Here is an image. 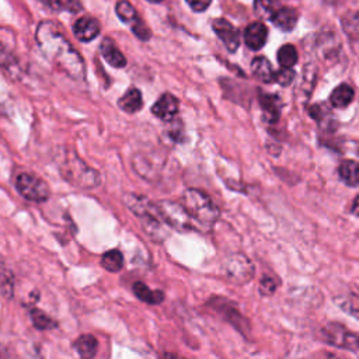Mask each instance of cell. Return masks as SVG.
<instances>
[{"label": "cell", "mask_w": 359, "mask_h": 359, "mask_svg": "<svg viewBox=\"0 0 359 359\" xmlns=\"http://www.w3.org/2000/svg\"><path fill=\"white\" fill-rule=\"evenodd\" d=\"M36 42L42 53L63 73L74 80L84 77V62L70 42L50 21H43L36 29Z\"/></svg>", "instance_id": "cell-1"}, {"label": "cell", "mask_w": 359, "mask_h": 359, "mask_svg": "<svg viewBox=\"0 0 359 359\" xmlns=\"http://www.w3.org/2000/svg\"><path fill=\"white\" fill-rule=\"evenodd\" d=\"M123 203L136 217L142 220V226L150 238L163 241L168 236V226L163 222L157 203L151 202L143 195L136 194H126L123 196Z\"/></svg>", "instance_id": "cell-2"}, {"label": "cell", "mask_w": 359, "mask_h": 359, "mask_svg": "<svg viewBox=\"0 0 359 359\" xmlns=\"http://www.w3.org/2000/svg\"><path fill=\"white\" fill-rule=\"evenodd\" d=\"M181 203L192 219L194 224L209 229L219 217V209L213 201L201 189L189 188L182 194Z\"/></svg>", "instance_id": "cell-3"}, {"label": "cell", "mask_w": 359, "mask_h": 359, "mask_svg": "<svg viewBox=\"0 0 359 359\" xmlns=\"http://www.w3.org/2000/svg\"><path fill=\"white\" fill-rule=\"evenodd\" d=\"M60 174L69 181L70 184H74L79 188L91 189L100 185L101 177L98 171L87 165L81 158H79L76 154L67 156L63 158L60 164Z\"/></svg>", "instance_id": "cell-4"}, {"label": "cell", "mask_w": 359, "mask_h": 359, "mask_svg": "<svg viewBox=\"0 0 359 359\" xmlns=\"http://www.w3.org/2000/svg\"><path fill=\"white\" fill-rule=\"evenodd\" d=\"M15 188L21 196L32 202H46L50 196V189L48 184L29 172H21L15 178Z\"/></svg>", "instance_id": "cell-5"}, {"label": "cell", "mask_w": 359, "mask_h": 359, "mask_svg": "<svg viewBox=\"0 0 359 359\" xmlns=\"http://www.w3.org/2000/svg\"><path fill=\"white\" fill-rule=\"evenodd\" d=\"M158 213L163 219V222L178 231H189L195 229L192 219L189 217L188 212L182 206V203L171 202V201H161L157 202Z\"/></svg>", "instance_id": "cell-6"}, {"label": "cell", "mask_w": 359, "mask_h": 359, "mask_svg": "<svg viewBox=\"0 0 359 359\" xmlns=\"http://www.w3.org/2000/svg\"><path fill=\"white\" fill-rule=\"evenodd\" d=\"M212 27H213V31L216 32V35L222 39V42L227 48V50L236 52L240 45L238 31L224 18H216L213 21Z\"/></svg>", "instance_id": "cell-7"}, {"label": "cell", "mask_w": 359, "mask_h": 359, "mask_svg": "<svg viewBox=\"0 0 359 359\" xmlns=\"http://www.w3.org/2000/svg\"><path fill=\"white\" fill-rule=\"evenodd\" d=\"M178 108H180V102H178V98L174 97L172 94L170 93H165L163 94L156 102L154 105L151 107V114L154 116H157L158 119L161 121H171L175 118L177 112H178Z\"/></svg>", "instance_id": "cell-8"}, {"label": "cell", "mask_w": 359, "mask_h": 359, "mask_svg": "<svg viewBox=\"0 0 359 359\" xmlns=\"http://www.w3.org/2000/svg\"><path fill=\"white\" fill-rule=\"evenodd\" d=\"M325 338L338 346H344L345 349H356L359 352V338L356 335L342 330L339 327V324H337V325L334 324L332 327L327 328Z\"/></svg>", "instance_id": "cell-9"}, {"label": "cell", "mask_w": 359, "mask_h": 359, "mask_svg": "<svg viewBox=\"0 0 359 359\" xmlns=\"http://www.w3.org/2000/svg\"><path fill=\"white\" fill-rule=\"evenodd\" d=\"M73 32L79 41L90 42L98 36L100 22L93 17L79 18L73 25Z\"/></svg>", "instance_id": "cell-10"}, {"label": "cell", "mask_w": 359, "mask_h": 359, "mask_svg": "<svg viewBox=\"0 0 359 359\" xmlns=\"http://www.w3.org/2000/svg\"><path fill=\"white\" fill-rule=\"evenodd\" d=\"M266 38H268V29L259 21L251 22L244 31V42L252 50L261 49L265 45Z\"/></svg>", "instance_id": "cell-11"}, {"label": "cell", "mask_w": 359, "mask_h": 359, "mask_svg": "<svg viewBox=\"0 0 359 359\" xmlns=\"http://www.w3.org/2000/svg\"><path fill=\"white\" fill-rule=\"evenodd\" d=\"M297 11L293 8H287V7H279L272 15H271V22L282 29V31H292L297 22Z\"/></svg>", "instance_id": "cell-12"}, {"label": "cell", "mask_w": 359, "mask_h": 359, "mask_svg": "<svg viewBox=\"0 0 359 359\" xmlns=\"http://www.w3.org/2000/svg\"><path fill=\"white\" fill-rule=\"evenodd\" d=\"M100 50H101L102 57H104L112 67H123V66L126 65V59H125L123 53L115 46V43H114L109 38H105V39L101 42Z\"/></svg>", "instance_id": "cell-13"}, {"label": "cell", "mask_w": 359, "mask_h": 359, "mask_svg": "<svg viewBox=\"0 0 359 359\" xmlns=\"http://www.w3.org/2000/svg\"><path fill=\"white\" fill-rule=\"evenodd\" d=\"M251 72L258 80H261L264 83L275 81V72H273L269 60L264 56H257L252 59Z\"/></svg>", "instance_id": "cell-14"}, {"label": "cell", "mask_w": 359, "mask_h": 359, "mask_svg": "<svg viewBox=\"0 0 359 359\" xmlns=\"http://www.w3.org/2000/svg\"><path fill=\"white\" fill-rule=\"evenodd\" d=\"M118 105L121 109L129 114H135L143 107L142 101V93L136 87H130L118 101Z\"/></svg>", "instance_id": "cell-15"}, {"label": "cell", "mask_w": 359, "mask_h": 359, "mask_svg": "<svg viewBox=\"0 0 359 359\" xmlns=\"http://www.w3.org/2000/svg\"><path fill=\"white\" fill-rule=\"evenodd\" d=\"M338 174L349 187H359V163L355 160H344L339 164Z\"/></svg>", "instance_id": "cell-16"}, {"label": "cell", "mask_w": 359, "mask_h": 359, "mask_svg": "<svg viewBox=\"0 0 359 359\" xmlns=\"http://www.w3.org/2000/svg\"><path fill=\"white\" fill-rule=\"evenodd\" d=\"M353 97H355L353 88H352L351 86H348V84L344 83V84L337 86V87L332 90V93H331V95H330V101H331V104H332L335 108H345L346 105H349V104L352 102Z\"/></svg>", "instance_id": "cell-17"}, {"label": "cell", "mask_w": 359, "mask_h": 359, "mask_svg": "<svg viewBox=\"0 0 359 359\" xmlns=\"http://www.w3.org/2000/svg\"><path fill=\"white\" fill-rule=\"evenodd\" d=\"M133 293L137 299L147 304H160L164 300L163 290H151L143 282H136L133 285Z\"/></svg>", "instance_id": "cell-18"}, {"label": "cell", "mask_w": 359, "mask_h": 359, "mask_svg": "<svg viewBox=\"0 0 359 359\" xmlns=\"http://www.w3.org/2000/svg\"><path fill=\"white\" fill-rule=\"evenodd\" d=\"M74 349L77 351V353L81 356V358H86V359H90V358H94L95 353H97V339L95 337L90 335V334H86V335H80L76 341H74Z\"/></svg>", "instance_id": "cell-19"}, {"label": "cell", "mask_w": 359, "mask_h": 359, "mask_svg": "<svg viewBox=\"0 0 359 359\" xmlns=\"http://www.w3.org/2000/svg\"><path fill=\"white\" fill-rule=\"evenodd\" d=\"M259 104L269 122H276L279 118V98L272 94H261Z\"/></svg>", "instance_id": "cell-20"}, {"label": "cell", "mask_w": 359, "mask_h": 359, "mask_svg": "<svg viewBox=\"0 0 359 359\" xmlns=\"http://www.w3.org/2000/svg\"><path fill=\"white\" fill-rule=\"evenodd\" d=\"M101 265L108 272H119L123 266V255L118 250H111L102 254Z\"/></svg>", "instance_id": "cell-21"}, {"label": "cell", "mask_w": 359, "mask_h": 359, "mask_svg": "<svg viewBox=\"0 0 359 359\" xmlns=\"http://www.w3.org/2000/svg\"><path fill=\"white\" fill-rule=\"evenodd\" d=\"M342 28L345 34L352 38L359 41V11H349L342 17Z\"/></svg>", "instance_id": "cell-22"}, {"label": "cell", "mask_w": 359, "mask_h": 359, "mask_svg": "<svg viewBox=\"0 0 359 359\" xmlns=\"http://www.w3.org/2000/svg\"><path fill=\"white\" fill-rule=\"evenodd\" d=\"M278 62L282 67H293L297 62V50L293 45L286 43L278 50Z\"/></svg>", "instance_id": "cell-23"}, {"label": "cell", "mask_w": 359, "mask_h": 359, "mask_svg": "<svg viewBox=\"0 0 359 359\" xmlns=\"http://www.w3.org/2000/svg\"><path fill=\"white\" fill-rule=\"evenodd\" d=\"M279 6L280 0H254V11L264 18H271Z\"/></svg>", "instance_id": "cell-24"}, {"label": "cell", "mask_w": 359, "mask_h": 359, "mask_svg": "<svg viewBox=\"0 0 359 359\" xmlns=\"http://www.w3.org/2000/svg\"><path fill=\"white\" fill-rule=\"evenodd\" d=\"M29 314H31V320H32L34 325L38 330H50V328H55L57 325V323L55 320H52L49 316H46L39 309H31Z\"/></svg>", "instance_id": "cell-25"}, {"label": "cell", "mask_w": 359, "mask_h": 359, "mask_svg": "<svg viewBox=\"0 0 359 359\" xmlns=\"http://www.w3.org/2000/svg\"><path fill=\"white\" fill-rule=\"evenodd\" d=\"M116 14L126 24H132L137 18L135 7L129 1H126V0H121L116 4Z\"/></svg>", "instance_id": "cell-26"}, {"label": "cell", "mask_w": 359, "mask_h": 359, "mask_svg": "<svg viewBox=\"0 0 359 359\" xmlns=\"http://www.w3.org/2000/svg\"><path fill=\"white\" fill-rule=\"evenodd\" d=\"M341 306L345 311H348L353 317L359 318V294L352 293V294L346 296V299L341 303Z\"/></svg>", "instance_id": "cell-27"}, {"label": "cell", "mask_w": 359, "mask_h": 359, "mask_svg": "<svg viewBox=\"0 0 359 359\" xmlns=\"http://www.w3.org/2000/svg\"><path fill=\"white\" fill-rule=\"evenodd\" d=\"M130 27H132L133 34H135L139 39H142V41H147V39L150 38V35H151V32H150V29L147 28V25L144 24V21L140 20L139 17L130 24Z\"/></svg>", "instance_id": "cell-28"}, {"label": "cell", "mask_w": 359, "mask_h": 359, "mask_svg": "<svg viewBox=\"0 0 359 359\" xmlns=\"http://www.w3.org/2000/svg\"><path fill=\"white\" fill-rule=\"evenodd\" d=\"M293 77H294V72L292 70V67H282L279 72H275V81L282 86L290 84Z\"/></svg>", "instance_id": "cell-29"}, {"label": "cell", "mask_w": 359, "mask_h": 359, "mask_svg": "<svg viewBox=\"0 0 359 359\" xmlns=\"http://www.w3.org/2000/svg\"><path fill=\"white\" fill-rule=\"evenodd\" d=\"M212 0H187L188 6L194 10V11H205Z\"/></svg>", "instance_id": "cell-30"}, {"label": "cell", "mask_w": 359, "mask_h": 359, "mask_svg": "<svg viewBox=\"0 0 359 359\" xmlns=\"http://www.w3.org/2000/svg\"><path fill=\"white\" fill-rule=\"evenodd\" d=\"M275 287H276V285H275V282H273L272 279L264 278V279L261 280V286H259V289H261V292H262L264 294L272 293V292L275 290Z\"/></svg>", "instance_id": "cell-31"}, {"label": "cell", "mask_w": 359, "mask_h": 359, "mask_svg": "<svg viewBox=\"0 0 359 359\" xmlns=\"http://www.w3.org/2000/svg\"><path fill=\"white\" fill-rule=\"evenodd\" d=\"M8 63H10V55H8V52L6 50V48L0 43V67L7 66Z\"/></svg>", "instance_id": "cell-32"}, {"label": "cell", "mask_w": 359, "mask_h": 359, "mask_svg": "<svg viewBox=\"0 0 359 359\" xmlns=\"http://www.w3.org/2000/svg\"><path fill=\"white\" fill-rule=\"evenodd\" d=\"M42 3H45L46 6L52 7V8H56V7H60V0H41Z\"/></svg>", "instance_id": "cell-33"}, {"label": "cell", "mask_w": 359, "mask_h": 359, "mask_svg": "<svg viewBox=\"0 0 359 359\" xmlns=\"http://www.w3.org/2000/svg\"><path fill=\"white\" fill-rule=\"evenodd\" d=\"M352 213L355 216H359V195L355 198L353 201V205H352Z\"/></svg>", "instance_id": "cell-34"}, {"label": "cell", "mask_w": 359, "mask_h": 359, "mask_svg": "<svg viewBox=\"0 0 359 359\" xmlns=\"http://www.w3.org/2000/svg\"><path fill=\"white\" fill-rule=\"evenodd\" d=\"M147 1H150V3H160V1H163V0H147Z\"/></svg>", "instance_id": "cell-35"}]
</instances>
